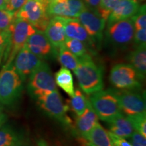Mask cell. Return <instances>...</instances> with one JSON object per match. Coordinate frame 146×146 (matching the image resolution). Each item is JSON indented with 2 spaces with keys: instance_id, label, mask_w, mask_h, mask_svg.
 I'll return each mask as SVG.
<instances>
[{
  "instance_id": "6da1fadb",
  "label": "cell",
  "mask_w": 146,
  "mask_h": 146,
  "mask_svg": "<svg viewBox=\"0 0 146 146\" xmlns=\"http://www.w3.org/2000/svg\"><path fill=\"white\" fill-rule=\"evenodd\" d=\"M78 65L74 70L81 89L91 95L104 88L103 72L94 62L91 55L78 59Z\"/></svg>"
},
{
  "instance_id": "7a4b0ae2",
  "label": "cell",
  "mask_w": 146,
  "mask_h": 146,
  "mask_svg": "<svg viewBox=\"0 0 146 146\" xmlns=\"http://www.w3.org/2000/svg\"><path fill=\"white\" fill-rule=\"evenodd\" d=\"M89 100L98 118L102 121L107 123L123 113L113 89L97 91L90 95Z\"/></svg>"
},
{
  "instance_id": "3957f363",
  "label": "cell",
  "mask_w": 146,
  "mask_h": 146,
  "mask_svg": "<svg viewBox=\"0 0 146 146\" xmlns=\"http://www.w3.org/2000/svg\"><path fill=\"white\" fill-rule=\"evenodd\" d=\"M23 83L12 64L3 66L0 72V103L6 106L14 104L21 96Z\"/></svg>"
},
{
  "instance_id": "277c9868",
  "label": "cell",
  "mask_w": 146,
  "mask_h": 146,
  "mask_svg": "<svg viewBox=\"0 0 146 146\" xmlns=\"http://www.w3.org/2000/svg\"><path fill=\"white\" fill-rule=\"evenodd\" d=\"M10 41L4 56L5 65L12 63L14 58L25 45L30 36L36 32V29L26 21L16 18L10 27Z\"/></svg>"
},
{
  "instance_id": "5b68a950",
  "label": "cell",
  "mask_w": 146,
  "mask_h": 146,
  "mask_svg": "<svg viewBox=\"0 0 146 146\" xmlns=\"http://www.w3.org/2000/svg\"><path fill=\"white\" fill-rule=\"evenodd\" d=\"M47 6L48 3L45 0H27L15 12V16L28 22L36 30L44 32L51 19L47 13Z\"/></svg>"
},
{
  "instance_id": "8992f818",
  "label": "cell",
  "mask_w": 146,
  "mask_h": 146,
  "mask_svg": "<svg viewBox=\"0 0 146 146\" xmlns=\"http://www.w3.org/2000/svg\"><path fill=\"white\" fill-rule=\"evenodd\" d=\"M57 90L50 66L45 61L29 77L28 91L35 100L43 94Z\"/></svg>"
},
{
  "instance_id": "52a82bcc",
  "label": "cell",
  "mask_w": 146,
  "mask_h": 146,
  "mask_svg": "<svg viewBox=\"0 0 146 146\" xmlns=\"http://www.w3.org/2000/svg\"><path fill=\"white\" fill-rule=\"evenodd\" d=\"M110 81L120 90H138L141 87V78L129 64H118L110 70Z\"/></svg>"
},
{
  "instance_id": "ba28073f",
  "label": "cell",
  "mask_w": 146,
  "mask_h": 146,
  "mask_svg": "<svg viewBox=\"0 0 146 146\" xmlns=\"http://www.w3.org/2000/svg\"><path fill=\"white\" fill-rule=\"evenodd\" d=\"M35 100L41 110L47 116L65 125L70 123L66 115L67 108L58 89L43 94Z\"/></svg>"
},
{
  "instance_id": "9c48e42d",
  "label": "cell",
  "mask_w": 146,
  "mask_h": 146,
  "mask_svg": "<svg viewBox=\"0 0 146 146\" xmlns=\"http://www.w3.org/2000/svg\"><path fill=\"white\" fill-rule=\"evenodd\" d=\"M135 30L132 21L128 18L108 25L106 36L112 45L124 48L133 43Z\"/></svg>"
},
{
  "instance_id": "30bf717a",
  "label": "cell",
  "mask_w": 146,
  "mask_h": 146,
  "mask_svg": "<svg viewBox=\"0 0 146 146\" xmlns=\"http://www.w3.org/2000/svg\"><path fill=\"white\" fill-rule=\"evenodd\" d=\"M81 25L94 42L96 48L99 49L103 39L106 21L96 11L85 8L77 17Z\"/></svg>"
},
{
  "instance_id": "8fae6325",
  "label": "cell",
  "mask_w": 146,
  "mask_h": 146,
  "mask_svg": "<svg viewBox=\"0 0 146 146\" xmlns=\"http://www.w3.org/2000/svg\"><path fill=\"white\" fill-rule=\"evenodd\" d=\"M117 96L123 114L131 116L146 112L145 99L137 90L113 89Z\"/></svg>"
},
{
  "instance_id": "7c38bea8",
  "label": "cell",
  "mask_w": 146,
  "mask_h": 146,
  "mask_svg": "<svg viewBox=\"0 0 146 146\" xmlns=\"http://www.w3.org/2000/svg\"><path fill=\"white\" fill-rule=\"evenodd\" d=\"M25 45L30 52L44 61L57 57L58 49L53 46L43 31L36 30L29 36Z\"/></svg>"
},
{
  "instance_id": "4fadbf2b",
  "label": "cell",
  "mask_w": 146,
  "mask_h": 146,
  "mask_svg": "<svg viewBox=\"0 0 146 146\" xmlns=\"http://www.w3.org/2000/svg\"><path fill=\"white\" fill-rule=\"evenodd\" d=\"M43 61L44 60L40 59L24 45L14 58L12 64L22 81H25Z\"/></svg>"
},
{
  "instance_id": "5bb4252c",
  "label": "cell",
  "mask_w": 146,
  "mask_h": 146,
  "mask_svg": "<svg viewBox=\"0 0 146 146\" xmlns=\"http://www.w3.org/2000/svg\"><path fill=\"white\" fill-rule=\"evenodd\" d=\"M86 8L83 0H68L65 2H52L47 6V13L52 18L60 16L62 18H77Z\"/></svg>"
},
{
  "instance_id": "9a60e30c",
  "label": "cell",
  "mask_w": 146,
  "mask_h": 146,
  "mask_svg": "<svg viewBox=\"0 0 146 146\" xmlns=\"http://www.w3.org/2000/svg\"><path fill=\"white\" fill-rule=\"evenodd\" d=\"M64 21L66 38L82 41L86 45L88 50L90 49L91 52H95L96 46L94 42L77 18H64Z\"/></svg>"
},
{
  "instance_id": "2e32d148",
  "label": "cell",
  "mask_w": 146,
  "mask_h": 146,
  "mask_svg": "<svg viewBox=\"0 0 146 146\" xmlns=\"http://www.w3.org/2000/svg\"><path fill=\"white\" fill-rule=\"evenodd\" d=\"M44 33L55 48L64 45L66 39L64 18L53 16L44 31Z\"/></svg>"
},
{
  "instance_id": "e0dca14e",
  "label": "cell",
  "mask_w": 146,
  "mask_h": 146,
  "mask_svg": "<svg viewBox=\"0 0 146 146\" xmlns=\"http://www.w3.org/2000/svg\"><path fill=\"white\" fill-rule=\"evenodd\" d=\"M140 3L135 0H120L107 19L108 25L130 18L137 12Z\"/></svg>"
},
{
  "instance_id": "ac0fdd59",
  "label": "cell",
  "mask_w": 146,
  "mask_h": 146,
  "mask_svg": "<svg viewBox=\"0 0 146 146\" xmlns=\"http://www.w3.org/2000/svg\"><path fill=\"white\" fill-rule=\"evenodd\" d=\"M99 118L96 112L91 106L90 102L87 103V106L84 112L80 116H76L75 126L77 133L82 138L85 136L98 123Z\"/></svg>"
},
{
  "instance_id": "d6986e66",
  "label": "cell",
  "mask_w": 146,
  "mask_h": 146,
  "mask_svg": "<svg viewBox=\"0 0 146 146\" xmlns=\"http://www.w3.org/2000/svg\"><path fill=\"white\" fill-rule=\"evenodd\" d=\"M109 132L124 139H128L135 130L127 116L123 113L107 122Z\"/></svg>"
},
{
  "instance_id": "ffe728a7",
  "label": "cell",
  "mask_w": 146,
  "mask_h": 146,
  "mask_svg": "<svg viewBox=\"0 0 146 146\" xmlns=\"http://www.w3.org/2000/svg\"><path fill=\"white\" fill-rule=\"evenodd\" d=\"M129 64L135 70L142 81L146 74V45L135 47L128 56Z\"/></svg>"
},
{
  "instance_id": "44dd1931",
  "label": "cell",
  "mask_w": 146,
  "mask_h": 146,
  "mask_svg": "<svg viewBox=\"0 0 146 146\" xmlns=\"http://www.w3.org/2000/svg\"><path fill=\"white\" fill-rule=\"evenodd\" d=\"M83 139L92 146H113L108 131L99 123L83 137Z\"/></svg>"
},
{
  "instance_id": "7402d4cb",
  "label": "cell",
  "mask_w": 146,
  "mask_h": 146,
  "mask_svg": "<svg viewBox=\"0 0 146 146\" xmlns=\"http://www.w3.org/2000/svg\"><path fill=\"white\" fill-rule=\"evenodd\" d=\"M54 79L58 87L63 89L68 96L70 97L73 96L74 93V79L70 70L64 67H62L56 72Z\"/></svg>"
},
{
  "instance_id": "603a6c76",
  "label": "cell",
  "mask_w": 146,
  "mask_h": 146,
  "mask_svg": "<svg viewBox=\"0 0 146 146\" xmlns=\"http://www.w3.org/2000/svg\"><path fill=\"white\" fill-rule=\"evenodd\" d=\"M57 58L60 64L64 68L74 71L78 65V59L64 45L58 48Z\"/></svg>"
},
{
  "instance_id": "cb8c5ba5",
  "label": "cell",
  "mask_w": 146,
  "mask_h": 146,
  "mask_svg": "<svg viewBox=\"0 0 146 146\" xmlns=\"http://www.w3.org/2000/svg\"><path fill=\"white\" fill-rule=\"evenodd\" d=\"M23 144L21 137L9 126L0 128V146H13Z\"/></svg>"
},
{
  "instance_id": "d4e9b609",
  "label": "cell",
  "mask_w": 146,
  "mask_h": 146,
  "mask_svg": "<svg viewBox=\"0 0 146 146\" xmlns=\"http://www.w3.org/2000/svg\"><path fill=\"white\" fill-rule=\"evenodd\" d=\"M89 99L83 94L79 89L74 90V93L71 96L70 100V106L72 111L76 116H80L86 109Z\"/></svg>"
},
{
  "instance_id": "484cf974",
  "label": "cell",
  "mask_w": 146,
  "mask_h": 146,
  "mask_svg": "<svg viewBox=\"0 0 146 146\" xmlns=\"http://www.w3.org/2000/svg\"><path fill=\"white\" fill-rule=\"evenodd\" d=\"M64 45L78 59L85 57V56L89 54L88 49L85 43L78 40L66 38Z\"/></svg>"
},
{
  "instance_id": "4316f807",
  "label": "cell",
  "mask_w": 146,
  "mask_h": 146,
  "mask_svg": "<svg viewBox=\"0 0 146 146\" xmlns=\"http://www.w3.org/2000/svg\"><path fill=\"white\" fill-rule=\"evenodd\" d=\"M127 118L134 130L146 137V112L127 116Z\"/></svg>"
},
{
  "instance_id": "83f0119b",
  "label": "cell",
  "mask_w": 146,
  "mask_h": 146,
  "mask_svg": "<svg viewBox=\"0 0 146 146\" xmlns=\"http://www.w3.org/2000/svg\"><path fill=\"white\" fill-rule=\"evenodd\" d=\"M120 1V0H100L99 7L96 12L103 19L107 21L110 14Z\"/></svg>"
},
{
  "instance_id": "f1b7e54d",
  "label": "cell",
  "mask_w": 146,
  "mask_h": 146,
  "mask_svg": "<svg viewBox=\"0 0 146 146\" xmlns=\"http://www.w3.org/2000/svg\"><path fill=\"white\" fill-rule=\"evenodd\" d=\"M130 19L132 21L135 29H142L146 28V7L145 4L140 5L137 12L131 16Z\"/></svg>"
},
{
  "instance_id": "f546056e",
  "label": "cell",
  "mask_w": 146,
  "mask_h": 146,
  "mask_svg": "<svg viewBox=\"0 0 146 146\" xmlns=\"http://www.w3.org/2000/svg\"><path fill=\"white\" fill-rule=\"evenodd\" d=\"M15 12L0 10V30H8L15 20Z\"/></svg>"
},
{
  "instance_id": "4dcf8cb0",
  "label": "cell",
  "mask_w": 146,
  "mask_h": 146,
  "mask_svg": "<svg viewBox=\"0 0 146 146\" xmlns=\"http://www.w3.org/2000/svg\"><path fill=\"white\" fill-rule=\"evenodd\" d=\"M10 29L4 31L0 30V62L10 43Z\"/></svg>"
},
{
  "instance_id": "1f68e13d",
  "label": "cell",
  "mask_w": 146,
  "mask_h": 146,
  "mask_svg": "<svg viewBox=\"0 0 146 146\" xmlns=\"http://www.w3.org/2000/svg\"><path fill=\"white\" fill-rule=\"evenodd\" d=\"M133 42L135 47L146 45V29L135 30Z\"/></svg>"
},
{
  "instance_id": "d6a6232c",
  "label": "cell",
  "mask_w": 146,
  "mask_h": 146,
  "mask_svg": "<svg viewBox=\"0 0 146 146\" xmlns=\"http://www.w3.org/2000/svg\"><path fill=\"white\" fill-rule=\"evenodd\" d=\"M129 139L132 146H146V137L135 131Z\"/></svg>"
},
{
  "instance_id": "836d02e7",
  "label": "cell",
  "mask_w": 146,
  "mask_h": 146,
  "mask_svg": "<svg viewBox=\"0 0 146 146\" xmlns=\"http://www.w3.org/2000/svg\"><path fill=\"white\" fill-rule=\"evenodd\" d=\"M27 0H9L7 2L5 10L12 12H16L19 10Z\"/></svg>"
},
{
  "instance_id": "e575fe53",
  "label": "cell",
  "mask_w": 146,
  "mask_h": 146,
  "mask_svg": "<svg viewBox=\"0 0 146 146\" xmlns=\"http://www.w3.org/2000/svg\"><path fill=\"white\" fill-rule=\"evenodd\" d=\"M108 133L113 146H132L130 142L126 140V139L115 135L112 134V133L109 132V131Z\"/></svg>"
},
{
  "instance_id": "d590c367",
  "label": "cell",
  "mask_w": 146,
  "mask_h": 146,
  "mask_svg": "<svg viewBox=\"0 0 146 146\" xmlns=\"http://www.w3.org/2000/svg\"><path fill=\"white\" fill-rule=\"evenodd\" d=\"M83 2L88 6V8L96 11L99 7L100 0H83Z\"/></svg>"
},
{
  "instance_id": "8d00e7d4",
  "label": "cell",
  "mask_w": 146,
  "mask_h": 146,
  "mask_svg": "<svg viewBox=\"0 0 146 146\" xmlns=\"http://www.w3.org/2000/svg\"><path fill=\"white\" fill-rule=\"evenodd\" d=\"M7 120V116L3 113H0V128L4 125Z\"/></svg>"
},
{
  "instance_id": "74e56055",
  "label": "cell",
  "mask_w": 146,
  "mask_h": 146,
  "mask_svg": "<svg viewBox=\"0 0 146 146\" xmlns=\"http://www.w3.org/2000/svg\"><path fill=\"white\" fill-rule=\"evenodd\" d=\"M7 1L5 0H0V10H5Z\"/></svg>"
},
{
  "instance_id": "f35d334b",
  "label": "cell",
  "mask_w": 146,
  "mask_h": 146,
  "mask_svg": "<svg viewBox=\"0 0 146 146\" xmlns=\"http://www.w3.org/2000/svg\"><path fill=\"white\" fill-rule=\"evenodd\" d=\"M45 1L49 4V3L52 2H65V1H68V0H45Z\"/></svg>"
},
{
  "instance_id": "ab89813d",
  "label": "cell",
  "mask_w": 146,
  "mask_h": 146,
  "mask_svg": "<svg viewBox=\"0 0 146 146\" xmlns=\"http://www.w3.org/2000/svg\"><path fill=\"white\" fill-rule=\"evenodd\" d=\"M84 143H85V146H92V145H89V144L88 143H87V142H86V141H84Z\"/></svg>"
},
{
  "instance_id": "60d3db41",
  "label": "cell",
  "mask_w": 146,
  "mask_h": 146,
  "mask_svg": "<svg viewBox=\"0 0 146 146\" xmlns=\"http://www.w3.org/2000/svg\"><path fill=\"white\" fill-rule=\"evenodd\" d=\"M135 1H138V2L141 3V2H142V1H143L144 0H135Z\"/></svg>"
},
{
  "instance_id": "b9f144b4",
  "label": "cell",
  "mask_w": 146,
  "mask_h": 146,
  "mask_svg": "<svg viewBox=\"0 0 146 146\" xmlns=\"http://www.w3.org/2000/svg\"><path fill=\"white\" fill-rule=\"evenodd\" d=\"M13 146H23V144H17V145H15Z\"/></svg>"
},
{
  "instance_id": "7bdbcfd3",
  "label": "cell",
  "mask_w": 146,
  "mask_h": 146,
  "mask_svg": "<svg viewBox=\"0 0 146 146\" xmlns=\"http://www.w3.org/2000/svg\"><path fill=\"white\" fill-rule=\"evenodd\" d=\"M1 112V105H0V113Z\"/></svg>"
},
{
  "instance_id": "ee69618b",
  "label": "cell",
  "mask_w": 146,
  "mask_h": 146,
  "mask_svg": "<svg viewBox=\"0 0 146 146\" xmlns=\"http://www.w3.org/2000/svg\"><path fill=\"white\" fill-rule=\"evenodd\" d=\"M5 1H7V2H8V1H9V0H5Z\"/></svg>"
}]
</instances>
